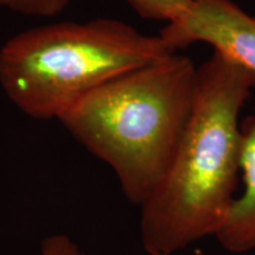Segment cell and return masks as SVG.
Instances as JSON below:
<instances>
[{"mask_svg":"<svg viewBox=\"0 0 255 255\" xmlns=\"http://www.w3.org/2000/svg\"><path fill=\"white\" fill-rule=\"evenodd\" d=\"M255 73L214 51L197 68L193 109L163 176L141 206L148 255H174L216 237L235 199L241 174V109Z\"/></svg>","mask_w":255,"mask_h":255,"instance_id":"cell-1","label":"cell"},{"mask_svg":"<svg viewBox=\"0 0 255 255\" xmlns=\"http://www.w3.org/2000/svg\"><path fill=\"white\" fill-rule=\"evenodd\" d=\"M196 84L193 60L169 53L89 92L58 121L113 169L127 199L141 207L173 158Z\"/></svg>","mask_w":255,"mask_h":255,"instance_id":"cell-2","label":"cell"},{"mask_svg":"<svg viewBox=\"0 0 255 255\" xmlns=\"http://www.w3.org/2000/svg\"><path fill=\"white\" fill-rule=\"evenodd\" d=\"M173 52L159 34L116 19L47 24L0 47V87L31 119L59 120L89 92Z\"/></svg>","mask_w":255,"mask_h":255,"instance_id":"cell-3","label":"cell"},{"mask_svg":"<svg viewBox=\"0 0 255 255\" xmlns=\"http://www.w3.org/2000/svg\"><path fill=\"white\" fill-rule=\"evenodd\" d=\"M176 52L194 43H206L255 73V15L233 0H191L182 17L159 32Z\"/></svg>","mask_w":255,"mask_h":255,"instance_id":"cell-4","label":"cell"},{"mask_svg":"<svg viewBox=\"0 0 255 255\" xmlns=\"http://www.w3.org/2000/svg\"><path fill=\"white\" fill-rule=\"evenodd\" d=\"M241 130L244 190L215 237L226 251L237 254L255 251V115L241 124Z\"/></svg>","mask_w":255,"mask_h":255,"instance_id":"cell-5","label":"cell"},{"mask_svg":"<svg viewBox=\"0 0 255 255\" xmlns=\"http://www.w3.org/2000/svg\"><path fill=\"white\" fill-rule=\"evenodd\" d=\"M139 17L165 23L177 20L186 13L191 0H126Z\"/></svg>","mask_w":255,"mask_h":255,"instance_id":"cell-6","label":"cell"},{"mask_svg":"<svg viewBox=\"0 0 255 255\" xmlns=\"http://www.w3.org/2000/svg\"><path fill=\"white\" fill-rule=\"evenodd\" d=\"M70 0H0V8L26 17H53L68 7Z\"/></svg>","mask_w":255,"mask_h":255,"instance_id":"cell-7","label":"cell"},{"mask_svg":"<svg viewBox=\"0 0 255 255\" xmlns=\"http://www.w3.org/2000/svg\"><path fill=\"white\" fill-rule=\"evenodd\" d=\"M39 255H87L66 235H52L43 241Z\"/></svg>","mask_w":255,"mask_h":255,"instance_id":"cell-8","label":"cell"}]
</instances>
